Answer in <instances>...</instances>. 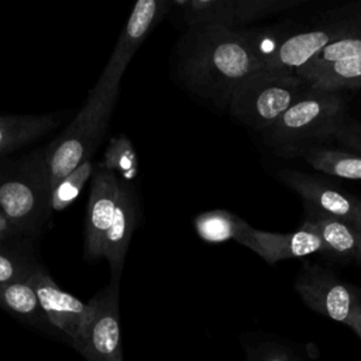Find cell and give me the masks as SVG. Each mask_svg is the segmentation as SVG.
<instances>
[{"label": "cell", "instance_id": "1", "mask_svg": "<svg viewBox=\"0 0 361 361\" xmlns=\"http://www.w3.org/2000/svg\"><path fill=\"white\" fill-rule=\"evenodd\" d=\"M176 71L193 94L228 109L238 85L261 69L247 30L197 25L189 27L178 42Z\"/></svg>", "mask_w": 361, "mask_h": 361}, {"label": "cell", "instance_id": "2", "mask_svg": "<svg viewBox=\"0 0 361 361\" xmlns=\"http://www.w3.org/2000/svg\"><path fill=\"white\" fill-rule=\"evenodd\" d=\"M289 25L248 30L261 71L295 73L330 44L361 30V3L327 10L316 23L302 28Z\"/></svg>", "mask_w": 361, "mask_h": 361}, {"label": "cell", "instance_id": "3", "mask_svg": "<svg viewBox=\"0 0 361 361\" xmlns=\"http://www.w3.org/2000/svg\"><path fill=\"white\" fill-rule=\"evenodd\" d=\"M118 92L120 89L107 92L93 86L72 123L42 149L49 188L83 161L90 159L106 133Z\"/></svg>", "mask_w": 361, "mask_h": 361}, {"label": "cell", "instance_id": "4", "mask_svg": "<svg viewBox=\"0 0 361 361\" xmlns=\"http://www.w3.org/2000/svg\"><path fill=\"white\" fill-rule=\"evenodd\" d=\"M345 120V100L341 92L309 89L262 134L265 144L281 152L295 154L306 144L330 138Z\"/></svg>", "mask_w": 361, "mask_h": 361}, {"label": "cell", "instance_id": "5", "mask_svg": "<svg viewBox=\"0 0 361 361\" xmlns=\"http://www.w3.org/2000/svg\"><path fill=\"white\" fill-rule=\"evenodd\" d=\"M307 89L309 83L295 73L258 71L238 85L228 111L244 126L264 133Z\"/></svg>", "mask_w": 361, "mask_h": 361}, {"label": "cell", "instance_id": "6", "mask_svg": "<svg viewBox=\"0 0 361 361\" xmlns=\"http://www.w3.org/2000/svg\"><path fill=\"white\" fill-rule=\"evenodd\" d=\"M51 188L42 151L0 171V213L16 234L35 231L49 214Z\"/></svg>", "mask_w": 361, "mask_h": 361}, {"label": "cell", "instance_id": "7", "mask_svg": "<svg viewBox=\"0 0 361 361\" xmlns=\"http://www.w3.org/2000/svg\"><path fill=\"white\" fill-rule=\"evenodd\" d=\"M27 282L35 290L52 329L79 351L94 314L93 300L90 299L85 303L75 295L61 289L39 265L34 268Z\"/></svg>", "mask_w": 361, "mask_h": 361}, {"label": "cell", "instance_id": "8", "mask_svg": "<svg viewBox=\"0 0 361 361\" xmlns=\"http://www.w3.org/2000/svg\"><path fill=\"white\" fill-rule=\"evenodd\" d=\"M300 0H180L173 6L180 10L189 27L220 25L243 30L244 25L299 6Z\"/></svg>", "mask_w": 361, "mask_h": 361}, {"label": "cell", "instance_id": "9", "mask_svg": "<svg viewBox=\"0 0 361 361\" xmlns=\"http://www.w3.org/2000/svg\"><path fill=\"white\" fill-rule=\"evenodd\" d=\"M172 6L173 1L168 0H140L135 3L94 87L107 92L120 89L123 73L133 56Z\"/></svg>", "mask_w": 361, "mask_h": 361}, {"label": "cell", "instance_id": "10", "mask_svg": "<svg viewBox=\"0 0 361 361\" xmlns=\"http://www.w3.org/2000/svg\"><path fill=\"white\" fill-rule=\"evenodd\" d=\"M293 285L307 307L344 324L361 300L360 290L345 285L330 269L310 262L302 267Z\"/></svg>", "mask_w": 361, "mask_h": 361}, {"label": "cell", "instance_id": "11", "mask_svg": "<svg viewBox=\"0 0 361 361\" xmlns=\"http://www.w3.org/2000/svg\"><path fill=\"white\" fill-rule=\"evenodd\" d=\"M120 281L110 283L92 298L94 314L79 353L87 361H123L120 310Z\"/></svg>", "mask_w": 361, "mask_h": 361}, {"label": "cell", "instance_id": "12", "mask_svg": "<svg viewBox=\"0 0 361 361\" xmlns=\"http://www.w3.org/2000/svg\"><path fill=\"white\" fill-rule=\"evenodd\" d=\"M120 180L116 173L97 164L92 176L85 219V258L97 261L103 257V243L111 224Z\"/></svg>", "mask_w": 361, "mask_h": 361}, {"label": "cell", "instance_id": "13", "mask_svg": "<svg viewBox=\"0 0 361 361\" xmlns=\"http://www.w3.org/2000/svg\"><path fill=\"white\" fill-rule=\"evenodd\" d=\"M278 178L303 199L306 212L355 223L358 199L344 193L334 185L313 175L286 168L278 171Z\"/></svg>", "mask_w": 361, "mask_h": 361}, {"label": "cell", "instance_id": "14", "mask_svg": "<svg viewBox=\"0 0 361 361\" xmlns=\"http://www.w3.org/2000/svg\"><path fill=\"white\" fill-rule=\"evenodd\" d=\"M235 241L254 251L268 264L322 251L319 237L302 227L293 233H268L247 224Z\"/></svg>", "mask_w": 361, "mask_h": 361}, {"label": "cell", "instance_id": "15", "mask_svg": "<svg viewBox=\"0 0 361 361\" xmlns=\"http://www.w3.org/2000/svg\"><path fill=\"white\" fill-rule=\"evenodd\" d=\"M137 204L128 183L120 182L114 216L103 243V257L110 269V279L121 278L126 255L135 227Z\"/></svg>", "mask_w": 361, "mask_h": 361}, {"label": "cell", "instance_id": "16", "mask_svg": "<svg viewBox=\"0 0 361 361\" xmlns=\"http://www.w3.org/2000/svg\"><path fill=\"white\" fill-rule=\"evenodd\" d=\"M300 227L314 233L322 243V254L340 264L355 262L357 234L354 224L337 217L306 212Z\"/></svg>", "mask_w": 361, "mask_h": 361}, {"label": "cell", "instance_id": "17", "mask_svg": "<svg viewBox=\"0 0 361 361\" xmlns=\"http://www.w3.org/2000/svg\"><path fill=\"white\" fill-rule=\"evenodd\" d=\"M0 307L35 329L51 334L56 333L49 324L38 296L27 279L0 285Z\"/></svg>", "mask_w": 361, "mask_h": 361}, {"label": "cell", "instance_id": "18", "mask_svg": "<svg viewBox=\"0 0 361 361\" xmlns=\"http://www.w3.org/2000/svg\"><path fill=\"white\" fill-rule=\"evenodd\" d=\"M55 126L52 114H0V158L41 138Z\"/></svg>", "mask_w": 361, "mask_h": 361}, {"label": "cell", "instance_id": "19", "mask_svg": "<svg viewBox=\"0 0 361 361\" xmlns=\"http://www.w3.org/2000/svg\"><path fill=\"white\" fill-rule=\"evenodd\" d=\"M310 166L327 175L361 182V155L350 151L306 147L296 151Z\"/></svg>", "mask_w": 361, "mask_h": 361}, {"label": "cell", "instance_id": "20", "mask_svg": "<svg viewBox=\"0 0 361 361\" xmlns=\"http://www.w3.org/2000/svg\"><path fill=\"white\" fill-rule=\"evenodd\" d=\"M299 78L306 80L309 86L322 89V90L343 92V90L360 89L361 87V56L323 65L312 72L300 75Z\"/></svg>", "mask_w": 361, "mask_h": 361}, {"label": "cell", "instance_id": "21", "mask_svg": "<svg viewBox=\"0 0 361 361\" xmlns=\"http://www.w3.org/2000/svg\"><path fill=\"white\" fill-rule=\"evenodd\" d=\"M247 224L248 223L240 216L223 209L203 212L193 220L197 235L206 243L237 240Z\"/></svg>", "mask_w": 361, "mask_h": 361}, {"label": "cell", "instance_id": "22", "mask_svg": "<svg viewBox=\"0 0 361 361\" xmlns=\"http://www.w3.org/2000/svg\"><path fill=\"white\" fill-rule=\"evenodd\" d=\"M94 169L96 168L92 159H86L80 165H78L72 172L65 175L56 185H54L51 188L48 202L49 214L62 212L69 204H72L82 192L86 182L93 176Z\"/></svg>", "mask_w": 361, "mask_h": 361}, {"label": "cell", "instance_id": "23", "mask_svg": "<svg viewBox=\"0 0 361 361\" xmlns=\"http://www.w3.org/2000/svg\"><path fill=\"white\" fill-rule=\"evenodd\" d=\"M100 165L113 173H120L126 182L135 179L138 175V157L131 140L124 134L111 137Z\"/></svg>", "mask_w": 361, "mask_h": 361}, {"label": "cell", "instance_id": "24", "mask_svg": "<svg viewBox=\"0 0 361 361\" xmlns=\"http://www.w3.org/2000/svg\"><path fill=\"white\" fill-rule=\"evenodd\" d=\"M37 265L24 252L6 244L0 245V285L27 279Z\"/></svg>", "mask_w": 361, "mask_h": 361}, {"label": "cell", "instance_id": "25", "mask_svg": "<svg viewBox=\"0 0 361 361\" xmlns=\"http://www.w3.org/2000/svg\"><path fill=\"white\" fill-rule=\"evenodd\" d=\"M247 361H302L290 348L276 343H261L247 348Z\"/></svg>", "mask_w": 361, "mask_h": 361}, {"label": "cell", "instance_id": "26", "mask_svg": "<svg viewBox=\"0 0 361 361\" xmlns=\"http://www.w3.org/2000/svg\"><path fill=\"white\" fill-rule=\"evenodd\" d=\"M330 138L347 147V151L361 155V121L344 120L330 134Z\"/></svg>", "mask_w": 361, "mask_h": 361}, {"label": "cell", "instance_id": "27", "mask_svg": "<svg viewBox=\"0 0 361 361\" xmlns=\"http://www.w3.org/2000/svg\"><path fill=\"white\" fill-rule=\"evenodd\" d=\"M347 326L350 329H353V331L358 336V338L361 340V300L354 306L348 320H347Z\"/></svg>", "mask_w": 361, "mask_h": 361}, {"label": "cell", "instance_id": "28", "mask_svg": "<svg viewBox=\"0 0 361 361\" xmlns=\"http://www.w3.org/2000/svg\"><path fill=\"white\" fill-rule=\"evenodd\" d=\"M16 234V231L13 230V227L10 226V223L7 221V219L0 213V245L6 244V241L8 238H11Z\"/></svg>", "mask_w": 361, "mask_h": 361}, {"label": "cell", "instance_id": "29", "mask_svg": "<svg viewBox=\"0 0 361 361\" xmlns=\"http://www.w3.org/2000/svg\"><path fill=\"white\" fill-rule=\"evenodd\" d=\"M354 228H355V234H357V257H355V262L361 264V224L360 223H353Z\"/></svg>", "mask_w": 361, "mask_h": 361}, {"label": "cell", "instance_id": "30", "mask_svg": "<svg viewBox=\"0 0 361 361\" xmlns=\"http://www.w3.org/2000/svg\"><path fill=\"white\" fill-rule=\"evenodd\" d=\"M355 223L361 224V199L357 200V207H355Z\"/></svg>", "mask_w": 361, "mask_h": 361}]
</instances>
